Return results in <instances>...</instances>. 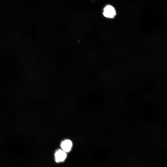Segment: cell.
I'll use <instances>...</instances> for the list:
<instances>
[{"label": "cell", "mask_w": 167, "mask_h": 167, "mask_svg": "<svg viewBox=\"0 0 167 167\" xmlns=\"http://www.w3.org/2000/svg\"><path fill=\"white\" fill-rule=\"evenodd\" d=\"M116 14L115 9L111 5H107L104 8L103 15L106 18H113L116 16Z\"/></svg>", "instance_id": "obj_1"}, {"label": "cell", "mask_w": 167, "mask_h": 167, "mask_svg": "<svg viewBox=\"0 0 167 167\" xmlns=\"http://www.w3.org/2000/svg\"><path fill=\"white\" fill-rule=\"evenodd\" d=\"M67 156L66 152L62 149L57 150L55 153V158L57 162L64 161Z\"/></svg>", "instance_id": "obj_2"}, {"label": "cell", "mask_w": 167, "mask_h": 167, "mask_svg": "<svg viewBox=\"0 0 167 167\" xmlns=\"http://www.w3.org/2000/svg\"><path fill=\"white\" fill-rule=\"evenodd\" d=\"M72 146L71 141L69 139H65L62 142L61 144L62 149L66 152H70Z\"/></svg>", "instance_id": "obj_3"}]
</instances>
